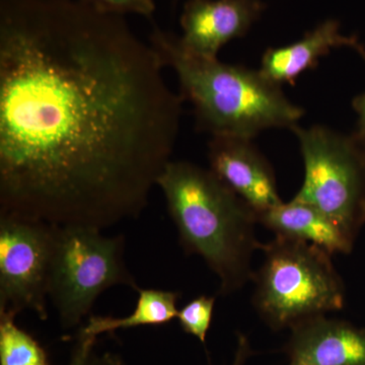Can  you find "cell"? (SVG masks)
Listing matches in <instances>:
<instances>
[{"instance_id":"1","label":"cell","mask_w":365,"mask_h":365,"mask_svg":"<svg viewBox=\"0 0 365 365\" xmlns=\"http://www.w3.org/2000/svg\"><path fill=\"white\" fill-rule=\"evenodd\" d=\"M125 16L0 0V215L104 230L140 215L184 100Z\"/></svg>"},{"instance_id":"2","label":"cell","mask_w":365,"mask_h":365,"mask_svg":"<svg viewBox=\"0 0 365 365\" xmlns=\"http://www.w3.org/2000/svg\"><path fill=\"white\" fill-rule=\"evenodd\" d=\"M185 252L200 256L220 278V294L241 289L253 278L257 213L210 169L170 160L157 182Z\"/></svg>"},{"instance_id":"3","label":"cell","mask_w":365,"mask_h":365,"mask_svg":"<svg viewBox=\"0 0 365 365\" xmlns=\"http://www.w3.org/2000/svg\"><path fill=\"white\" fill-rule=\"evenodd\" d=\"M150 43L176 72L180 95L193 106L199 130L253 139L273 128L292 130L304 115L281 86L259 71L205 59L182 50L178 36L153 28Z\"/></svg>"},{"instance_id":"4","label":"cell","mask_w":365,"mask_h":365,"mask_svg":"<svg viewBox=\"0 0 365 365\" xmlns=\"http://www.w3.org/2000/svg\"><path fill=\"white\" fill-rule=\"evenodd\" d=\"M261 250L264 261L252 278L253 304L272 330H290L344 307V284L325 250L280 235Z\"/></svg>"},{"instance_id":"5","label":"cell","mask_w":365,"mask_h":365,"mask_svg":"<svg viewBox=\"0 0 365 365\" xmlns=\"http://www.w3.org/2000/svg\"><path fill=\"white\" fill-rule=\"evenodd\" d=\"M124 247L123 235L108 237L95 227L57 225L49 299L64 330L81 325L105 290L116 285L138 289L125 264Z\"/></svg>"},{"instance_id":"6","label":"cell","mask_w":365,"mask_h":365,"mask_svg":"<svg viewBox=\"0 0 365 365\" xmlns=\"http://www.w3.org/2000/svg\"><path fill=\"white\" fill-rule=\"evenodd\" d=\"M292 131L304 163L294 200L318 209L354 241L365 222V150L352 135L324 125Z\"/></svg>"},{"instance_id":"7","label":"cell","mask_w":365,"mask_h":365,"mask_svg":"<svg viewBox=\"0 0 365 365\" xmlns=\"http://www.w3.org/2000/svg\"><path fill=\"white\" fill-rule=\"evenodd\" d=\"M57 225L0 215V313L48 319Z\"/></svg>"},{"instance_id":"8","label":"cell","mask_w":365,"mask_h":365,"mask_svg":"<svg viewBox=\"0 0 365 365\" xmlns=\"http://www.w3.org/2000/svg\"><path fill=\"white\" fill-rule=\"evenodd\" d=\"M264 9L261 0H187L178 41L189 54L216 59L223 46L247 35Z\"/></svg>"},{"instance_id":"9","label":"cell","mask_w":365,"mask_h":365,"mask_svg":"<svg viewBox=\"0 0 365 365\" xmlns=\"http://www.w3.org/2000/svg\"><path fill=\"white\" fill-rule=\"evenodd\" d=\"M208 160L209 169L257 215L283 202L272 165L252 139L211 136Z\"/></svg>"},{"instance_id":"10","label":"cell","mask_w":365,"mask_h":365,"mask_svg":"<svg viewBox=\"0 0 365 365\" xmlns=\"http://www.w3.org/2000/svg\"><path fill=\"white\" fill-rule=\"evenodd\" d=\"M288 365H365V329L326 316L290 329Z\"/></svg>"},{"instance_id":"11","label":"cell","mask_w":365,"mask_h":365,"mask_svg":"<svg viewBox=\"0 0 365 365\" xmlns=\"http://www.w3.org/2000/svg\"><path fill=\"white\" fill-rule=\"evenodd\" d=\"M348 47L365 60V48L356 36H344L338 21H324L302 39L283 47L270 48L264 53L259 71L278 86L294 83L304 72L318 66L319 60L333 49Z\"/></svg>"},{"instance_id":"12","label":"cell","mask_w":365,"mask_h":365,"mask_svg":"<svg viewBox=\"0 0 365 365\" xmlns=\"http://www.w3.org/2000/svg\"><path fill=\"white\" fill-rule=\"evenodd\" d=\"M258 223L280 237L300 240L321 247L328 253L347 254L354 241L328 216L309 204L292 199L257 215Z\"/></svg>"},{"instance_id":"13","label":"cell","mask_w":365,"mask_h":365,"mask_svg":"<svg viewBox=\"0 0 365 365\" xmlns=\"http://www.w3.org/2000/svg\"><path fill=\"white\" fill-rule=\"evenodd\" d=\"M138 300L133 313L125 318L91 316L85 326L86 333L98 336L112 333L120 329L136 328L141 326H163L177 319V304L180 294L162 289H144L138 287Z\"/></svg>"},{"instance_id":"14","label":"cell","mask_w":365,"mask_h":365,"mask_svg":"<svg viewBox=\"0 0 365 365\" xmlns=\"http://www.w3.org/2000/svg\"><path fill=\"white\" fill-rule=\"evenodd\" d=\"M16 317L0 313V365H50L44 348L16 326Z\"/></svg>"},{"instance_id":"15","label":"cell","mask_w":365,"mask_h":365,"mask_svg":"<svg viewBox=\"0 0 365 365\" xmlns=\"http://www.w3.org/2000/svg\"><path fill=\"white\" fill-rule=\"evenodd\" d=\"M215 304V297L201 295L182 307L177 316L182 331L205 343L212 321Z\"/></svg>"},{"instance_id":"16","label":"cell","mask_w":365,"mask_h":365,"mask_svg":"<svg viewBox=\"0 0 365 365\" xmlns=\"http://www.w3.org/2000/svg\"><path fill=\"white\" fill-rule=\"evenodd\" d=\"M86 4L101 13L117 14H137L151 19L155 11L153 0H83Z\"/></svg>"},{"instance_id":"17","label":"cell","mask_w":365,"mask_h":365,"mask_svg":"<svg viewBox=\"0 0 365 365\" xmlns=\"http://www.w3.org/2000/svg\"><path fill=\"white\" fill-rule=\"evenodd\" d=\"M97 341V336L90 335L79 328L68 365H93L97 357L95 355Z\"/></svg>"},{"instance_id":"18","label":"cell","mask_w":365,"mask_h":365,"mask_svg":"<svg viewBox=\"0 0 365 365\" xmlns=\"http://www.w3.org/2000/svg\"><path fill=\"white\" fill-rule=\"evenodd\" d=\"M353 109L359 115V121H357L356 129L352 136L355 139H364L365 138V91L361 95L357 96L354 98L352 102Z\"/></svg>"},{"instance_id":"19","label":"cell","mask_w":365,"mask_h":365,"mask_svg":"<svg viewBox=\"0 0 365 365\" xmlns=\"http://www.w3.org/2000/svg\"><path fill=\"white\" fill-rule=\"evenodd\" d=\"M253 355V350H252L251 345L248 338L242 334L237 335V351H235L234 361L232 365H245L247 360Z\"/></svg>"},{"instance_id":"20","label":"cell","mask_w":365,"mask_h":365,"mask_svg":"<svg viewBox=\"0 0 365 365\" xmlns=\"http://www.w3.org/2000/svg\"><path fill=\"white\" fill-rule=\"evenodd\" d=\"M93 365H126L121 355L115 352H105L101 356L96 357Z\"/></svg>"},{"instance_id":"21","label":"cell","mask_w":365,"mask_h":365,"mask_svg":"<svg viewBox=\"0 0 365 365\" xmlns=\"http://www.w3.org/2000/svg\"><path fill=\"white\" fill-rule=\"evenodd\" d=\"M357 143L360 144V146H361L362 148L365 150V138L364 139H356Z\"/></svg>"},{"instance_id":"22","label":"cell","mask_w":365,"mask_h":365,"mask_svg":"<svg viewBox=\"0 0 365 365\" xmlns=\"http://www.w3.org/2000/svg\"><path fill=\"white\" fill-rule=\"evenodd\" d=\"M173 1V4H176V2L178 1V0H172Z\"/></svg>"}]
</instances>
